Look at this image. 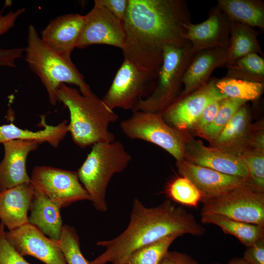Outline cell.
I'll use <instances>...</instances> for the list:
<instances>
[{
  "mask_svg": "<svg viewBox=\"0 0 264 264\" xmlns=\"http://www.w3.org/2000/svg\"><path fill=\"white\" fill-rule=\"evenodd\" d=\"M131 160V155L119 141L100 142L92 146L77 173L96 210H107L106 194L108 184L112 176L122 172Z\"/></svg>",
  "mask_w": 264,
  "mask_h": 264,
  "instance_id": "cell-5",
  "label": "cell"
},
{
  "mask_svg": "<svg viewBox=\"0 0 264 264\" xmlns=\"http://www.w3.org/2000/svg\"><path fill=\"white\" fill-rule=\"evenodd\" d=\"M4 225L0 223V264H30L13 247L5 235Z\"/></svg>",
  "mask_w": 264,
  "mask_h": 264,
  "instance_id": "cell-34",
  "label": "cell"
},
{
  "mask_svg": "<svg viewBox=\"0 0 264 264\" xmlns=\"http://www.w3.org/2000/svg\"><path fill=\"white\" fill-rule=\"evenodd\" d=\"M194 54L191 46H165L154 88L139 99L132 111L161 114L170 106L182 92L183 76Z\"/></svg>",
  "mask_w": 264,
  "mask_h": 264,
  "instance_id": "cell-6",
  "label": "cell"
},
{
  "mask_svg": "<svg viewBox=\"0 0 264 264\" xmlns=\"http://www.w3.org/2000/svg\"><path fill=\"white\" fill-rule=\"evenodd\" d=\"M205 232L192 214L170 199L156 207H147L135 198L127 228L114 239L97 242L96 244L106 250L88 264H126L133 252L164 237L185 234L200 236Z\"/></svg>",
  "mask_w": 264,
  "mask_h": 264,
  "instance_id": "cell-2",
  "label": "cell"
},
{
  "mask_svg": "<svg viewBox=\"0 0 264 264\" xmlns=\"http://www.w3.org/2000/svg\"><path fill=\"white\" fill-rule=\"evenodd\" d=\"M223 99L214 101L209 103L204 109L191 130L195 135L208 126L213 121Z\"/></svg>",
  "mask_w": 264,
  "mask_h": 264,
  "instance_id": "cell-35",
  "label": "cell"
},
{
  "mask_svg": "<svg viewBox=\"0 0 264 264\" xmlns=\"http://www.w3.org/2000/svg\"><path fill=\"white\" fill-rule=\"evenodd\" d=\"M242 258L249 264H264V237L246 247Z\"/></svg>",
  "mask_w": 264,
  "mask_h": 264,
  "instance_id": "cell-36",
  "label": "cell"
},
{
  "mask_svg": "<svg viewBox=\"0 0 264 264\" xmlns=\"http://www.w3.org/2000/svg\"><path fill=\"white\" fill-rule=\"evenodd\" d=\"M94 1L106 8L123 23L129 0H95Z\"/></svg>",
  "mask_w": 264,
  "mask_h": 264,
  "instance_id": "cell-37",
  "label": "cell"
},
{
  "mask_svg": "<svg viewBox=\"0 0 264 264\" xmlns=\"http://www.w3.org/2000/svg\"><path fill=\"white\" fill-rule=\"evenodd\" d=\"M247 102L245 100L234 98L223 99L213 121L196 135L211 143L218 137L237 111Z\"/></svg>",
  "mask_w": 264,
  "mask_h": 264,
  "instance_id": "cell-29",
  "label": "cell"
},
{
  "mask_svg": "<svg viewBox=\"0 0 264 264\" xmlns=\"http://www.w3.org/2000/svg\"><path fill=\"white\" fill-rule=\"evenodd\" d=\"M264 152V127L263 121L252 124L248 149Z\"/></svg>",
  "mask_w": 264,
  "mask_h": 264,
  "instance_id": "cell-38",
  "label": "cell"
},
{
  "mask_svg": "<svg viewBox=\"0 0 264 264\" xmlns=\"http://www.w3.org/2000/svg\"><path fill=\"white\" fill-rule=\"evenodd\" d=\"M84 16L83 29L77 47L84 48L95 44L124 48L125 33L123 23L108 10L95 3Z\"/></svg>",
  "mask_w": 264,
  "mask_h": 264,
  "instance_id": "cell-12",
  "label": "cell"
},
{
  "mask_svg": "<svg viewBox=\"0 0 264 264\" xmlns=\"http://www.w3.org/2000/svg\"><path fill=\"white\" fill-rule=\"evenodd\" d=\"M204 224H213L227 234L236 237L246 247L264 237V226L234 220L216 214L201 215Z\"/></svg>",
  "mask_w": 264,
  "mask_h": 264,
  "instance_id": "cell-26",
  "label": "cell"
},
{
  "mask_svg": "<svg viewBox=\"0 0 264 264\" xmlns=\"http://www.w3.org/2000/svg\"><path fill=\"white\" fill-rule=\"evenodd\" d=\"M166 192L171 200L189 207H197L202 199L200 192L195 184L181 176L171 181Z\"/></svg>",
  "mask_w": 264,
  "mask_h": 264,
  "instance_id": "cell-30",
  "label": "cell"
},
{
  "mask_svg": "<svg viewBox=\"0 0 264 264\" xmlns=\"http://www.w3.org/2000/svg\"><path fill=\"white\" fill-rule=\"evenodd\" d=\"M216 86L227 97L255 101L263 93L264 83L224 77L217 79Z\"/></svg>",
  "mask_w": 264,
  "mask_h": 264,
  "instance_id": "cell-28",
  "label": "cell"
},
{
  "mask_svg": "<svg viewBox=\"0 0 264 264\" xmlns=\"http://www.w3.org/2000/svg\"><path fill=\"white\" fill-rule=\"evenodd\" d=\"M57 242L67 264H88L81 252L79 237L74 227L63 225L60 239Z\"/></svg>",
  "mask_w": 264,
  "mask_h": 264,
  "instance_id": "cell-32",
  "label": "cell"
},
{
  "mask_svg": "<svg viewBox=\"0 0 264 264\" xmlns=\"http://www.w3.org/2000/svg\"><path fill=\"white\" fill-rule=\"evenodd\" d=\"M120 123L123 133L131 139L154 144L171 154L176 161L184 159L185 146L189 135L167 124L158 113L134 111Z\"/></svg>",
  "mask_w": 264,
  "mask_h": 264,
  "instance_id": "cell-7",
  "label": "cell"
},
{
  "mask_svg": "<svg viewBox=\"0 0 264 264\" xmlns=\"http://www.w3.org/2000/svg\"><path fill=\"white\" fill-rule=\"evenodd\" d=\"M2 144L4 155L0 163V192L22 183H30L26 166L27 157L30 152L36 150L39 143L12 140Z\"/></svg>",
  "mask_w": 264,
  "mask_h": 264,
  "instance_id": "cell-18",
  "label": "cell"
},
{
  "mask_svg": "<svg viewBox=\"0 0 264 264\" xmlns=\"http://www.w3.org/2000/svg\"><path fill=\"white\" fill-rule=\"evenodd\" d=\"M84 16L67 14L52 20L42 32L43 42L52 50L66 56L70 54L77 44L84 22Z\"/></svg>",
  "mask_w": 264,
  "mask_h": 264,
  "instance_id": "cell-19",
  "label": "cell"
},
{
  "mask_svg": "<svg viewBox=\"0 0 264 264\" xmlns=\"http://www.w3.org/2000/svg\"><path fill=\"white\" fill-rule=\"evenodd\" d=\"M226 68L225 77L264 83V59L257 53L247 54Z\"/></svg>",
  "mask_w": 264,
  "mask_h": 264,
  "instance_id": "cell-27",
  "label": "cell"
},
{
  "mask_svg": "<svg viewBox=\"0 0 264 264\" xmlns=\"http://www.w3.org/2000/svg\"><path fill=\"white\" fill-rule=\"evenodd\" d=\"M160 264H198L191 256L177 251H168Z\"/></svg>",
  "mask_w": 264,
  "mask_h": 264,
  "instance_id": "cell-39",
  "label": "cell"
},
{
  "mask_svg": "<svg viewBox=\"0 0 264 264\" xmlns=\"http://www.w3.org/2000/svg\"><path fill=\"white\" fill-rule=\"evenodd\" d=\"M34 193L30 183L0 192V219L9 231L28 222V212Z\"/></svg>",
  "mask_w": 264,
  "mask_h": 264,
  "instance_id": "cell-20",
  "label": "cell"
},
{
  "mask_svg": "<svg viewBox=\"0 0 264 264\" xmlns=\"http://www.w3.org/2000/svg\"><path fill=\"white\" fill-rule=\"evenodd\" d=\"M24 48H0V66L15 67V61L22 57Z\"/></svg>",
  "mask_w": 264,
  "mask_h": 264,
  "instance_id": "cell-40",
  "label": "cell"
},
{
  "mask_svg": "<svg viewBox=\"0 0 264 264\" xmlns=\"http://www.w3.org/2000/svg\"><path fill=\"white\" fill-rule=\"evenodd\" d=\"M214 264H222L220 263H215ZM226 264H249L245 262L242 258H234L231 259Z\"/></svg>",
  "mask_w": 264,
  "mask_h": 264,
  "instance_id": "cell-42",
  "label": "cell"
},
{
  "mask_svg": "<svg viewBox=\"0 0 264 264\" xmlns=\"http://www.w3.org/2000/svg\"><path fill=\"white\" fill-rule=\"evenodd\" d=\"M157 76V73L143 71L124 59L102 100L112 110H133L151 84H156Z\"/></svg>",
  "mask_w": 264,
  "mask_h": 264,
  "instance_id": "cell-10",
  "label": "cell"
},
{
  "mask_svg": "<svg viewBox=\"0 0 264 264\" xmlns=\"http://www.w3.org/2000/svg\"><path fill=\"white\" fill-rule=\"evenodd\" d=\"M192 22L184 0H129L123 21L124 59L140 69L158 73L166 45L191 46L186 39Z\"/></svg>",
  "mask_w": 264,
  "mask_h": 264,
  "instance_id": "cell-1",
  "label": "cell"
},
{
  "mask_svg": "<svg viewBox=\"0 0 264 264\" xmlns=\"http://www.w3.org/2000/svg\"><path fill=\"white\" fill-rule=\"evenodd\" d=\"M228 64V47L211 48L195 53L184 75L183 88L177 98L187 96L204 85L211 79L214 70L226 67Z\"/></svg>",
  "mask_w": 264,
  "mask_h": 264,
  "instance_id": "cell-17",
  "label": "cell"
},
{
  "mask_svg": "<svg viewBox=\"0 0 264 264\" xmlns=\"http://www.w3.org/2000/svg\"><path fill=\"white\" fill-rule=\"evenodd\" d=\"M6 237L22 256H32L44 264H67L57 242L47 238L29 223L5 232Z\"/></svg>",
  "mask_w": 264,
  "mask_h": 264,
  "instance_id": "cell-13",
  "label": "cell"
},
{
  "mask_svg": "<svg viewBox=\"0 0 264 264\" xmlns=\"http://www.w3.org/2000/svg\"><path fill=\"white\" fill-rule=\"evenodd\" d=\"M251 126L250 110L245 104L237 111L210 146L240 156L248 149Z\"/></svg>",
  "mask_w": 264,
  "mask_h": 264,
  "instance_id": "cell-21",
  "label": "cell"
},
{
  "mask_svg": "<svg viewBox=\"0 0 264 264\" xmlns=\"http://www.w3.org/2000/svg\"><path fill=\"white\" fill-rule=\"evenodd\" d=\"M24 11L25 9L22 8L11 11L5 15H0V36L14 26L17 19Z\"/></svg>",
  "mask_w": 264,
  "mask_h": 264,
  "instance_id": "cell-41",
  "label": "cell"
},
{
  "mask_svg": "<svg viewBox=\"0 0 264 264\" xmlns=\"http://www.w3.org/2000/svg\"><path fill=\"white\" fill-rule=\"evenodd\" d=\"M240 156L247 169L250 184L264 192V152L247 149Z\"/></svg>",
  "mask_w": 264,
  "mask_h": 264,
  "instance_id": "cell-33",
  "label": "cell"
},
{
  "mask_svg": "<svg viewBox=\"0 0 264 264\" xmlns=\"http://www.w3.org/2000/svg\"><path fill=\"white\" fill-rule=\"evenodd\" d=\"M176 165L180 176L188 178L199 190L202 200L219 197L250 183L242 177L226 175L184 159L176 161Z\"/></svg>",
  "mask_w": 264,
  "mask_h": 264,
  "instance_id": "cell-15",
  "label": "cell"
},
{
  "mask_svg": "<svg viewBox=\"0 0 264 264\" xmlns=\"http://www.w3.org/2000/svg\"><path fill=\"white\" fill-rule=\"evenodd\" d=\"M178 235H171L133 252L126 264H160Z\"/></svg>",
  "mask_w": 264,
  "mask_h": 264,
  "instance_id": "cell-31",
  "label": "cell"
},
{
  "mask_svg": "<svg viewBox=\"0 0 264 264\" xmlns=\"http://www.w3.org/2000/svg\"><path fill=\"white\" fill-rule=\"evenodd\" d=\"M220 9L229 20L264 28V2L260 0H218Z\"/></svg>",
  "mask_w": 264,
  "mask_h": 264,
  "instance_id": "cell-24",
  "label": "cell"
},
{
  "mask_svg": "<svg viewBox=\"0 0 264 264\" xmlns=\"http://www.w3.org/2000/svg\"><path fill=\"white\" fill-rule=\"evenodd\" d=\"M217 79H210L204 85L182 98L176 99L161 113L165 122L172 127L187 132L210 103L227 97L217 88Z\"/></svg>",
  "mask_w": 264,
  "mask_h": 264,
  "instance_id": "cell-11",
  "label": "cell"
},
{
  "mask_svg": "<svg viewBox=\"0 0 264 264\" xmlns=\"http://www.w3.org/2000/svg\"><path fill=\"white\" fill-rule=\"evenodd\" d=\"M190 163L249 181L247 169L240 156L211 146L189 135L184 159Z\"/></svg>",
  "mask_w": 264,
  "mask_h": 264,
  "instance_id": "cell-14",
  "label": "cell"
},
{
  "mask_svg": "<svg viewBox=\"0 0 264 264\" xmlns=\"http://www.w3.org/2000/svg\"><path fill=\"white\" fill-rule=\"evenodd\" d=\"M30 180L35 190L48 197L61 209L78 201L90 200L77 172L37 166L33 168Z\"/></svg>",
  "mask_w": 264,
  "mask_h": 264,
  "instance_id": "cell-9",
  "label": "cell"
},
{
  "mask_svg": "<svg viewBox=\"0 0 264 264\" xmlns=\"http://www.w3.org/2000/svg\"><path fill=\"white\" fill-rule=\"evenodd\" d=\"M56 97L69 110L68 131L79 147L114 140L109 126L117 120L118 115L92 92L84 95L77 89L62 84L56 90Z\"/></svg>",
  "mask_w": 264,
  "mask_h": 264,
  "instance_id": "cell-3",
  "label": "cell"
},
{
  "mask_svg": "<svg viewBox=\"0 0 264 264\" xmlns=\"http://www.w3.org/2000/svg\"><path fill=\"white\" fill-rule=\"evenodd\" d=\"M44 129L33 132L23 130L13 123L0 126V144L12 141H32L39 144L46 142L57 148L68 132L67 121L65 120L56 126L48 125L43 119Z\"/></svg>",
  "mask_w": 264,
  "mask_h": 264,
  "instance_id": "cell-23",
  "label": "cell"
},
{
  "mask_svg": "<svg viewBox=\"0 0 264 264\" xmlns=\"http://www.w3.org/2000/svg\"><path fill=\"white\" fill-rule=\"evenodd\" d=\"M24 51L25 61L45 88L51 105H55L58 102L56 90L62 84L77 86L84 95L92 92L70 57L62 55L46 45L32 25L28 27L27 45Z\"/></svg>",
  "mask_w": 264,
  "mask_h": 264,
  "instance_id": "cell-4",
  "label": "cell"
},
{
  "mask_svg": "<svg viewBox=\"0 0 264 264\" xmlns=\"http://www.w3.org/2000/svg\"><path fill=\"white\" fill-rule=\"evenodd\" d=\"M230 20L217 4L208 12L206 20L201 23L192 22L187 26L186 39L191 44L193 54L214 47H228Z\"/></svg>",
  "mask_w": 264,
  "mask_h": 264,
  "instance_id": "cell-16",
  "label": "cell"
},
{
  "mask_svg": "<svg viewBox=\"0 0 264 264\" xmlns=\"http://www.w3.org/2000/svg\"><path fill=\"white\" fill-rule=\"evenodd\" d=\"M60 210L48 197L34 189L28 222L50 239L58 241L63 227Z\"/></svg>",
  "mask_w": 264,
  "mask_h": 264,
  "instance_id": "cell-22",
  "label": "cell"
},
{
  "mask_svg": "<svg viewBox=\"0 0 264 264\" xmlns=\"http://www.w3.org/2000/svg\"><path fill=\"white\" fill-rule=\"evenodd\" d=\"M201 201V215H219L264 226V192L257 189L250 183Z\"/></svg>",
  "mask_w": 264,
  "mask_h": 264,
  "instance_id": "cell-8",
  "label": "cell"
},
{
  "mask_svg": "<svg viewBox=\"0 0 264 264\" xmlns=\"http://www.w3.org/2000/svg\"><path fill=\"white\" fill-rule=\"evenodd\" d=\"M229 29V64L227 66L250 53H257L263 57L264 52L258 38L259 32L257 30L249 26L231 21Z\"/></svg>",
  "mask_w": 264,
  "mask_h": 264,
  "instance_id": "cell-25",
  "label": "cell"
}]
</instances>
